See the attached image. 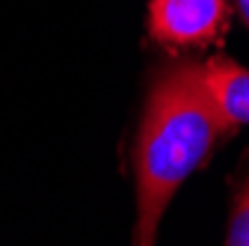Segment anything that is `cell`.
I'll return each instance as SVG.
<instances>
[{
	"label": "cell",
	"mask_w": 249,
	"mask_h": 246,
	"mask_svg": "<svg viewBox=\"0 0 249 246\" xmlns=\"http://www.w3.org/2000/svg\"><path fill=\"white\" fill-rule=\"evenodd\" d=\"M234 128L237 122L216 101L202 63L181 59L158 71L142 110L134 158L137 243H154L169 199Z\"/></svg>",
	"instance_id": "6da1fadb"
},
{
	"label": "cell",
	"mask_w": 249,
	"mask_h": 246,
	"mask_svg": "<svg viewBox=\"0 0 249 246\" xmlns=\"http://www.w3.org/2000/svg\"><path fill=\"white\" fill-rule=\"evenodd\" d=\"M205 77L216 101L223 104V110L237 125H249V69L216 56L211 63H205Z\"/></svg>",
	"instance_id": "3957f363"
},
{
	"label": "cell",
	"mask_w": 249,
	"mask_h": 246,
	"mask_svg": "<svg viewBox=\"0 0 249 246\" xmlns=\"http://www.w3.org/2000/svg\"><path fill=\"white\" fill-rule=\"evenodd\" d=\"M226 243L229 246H249V178L243 181V187H240V193L234 199Z\"/></svg>",
	"instance_id": "277c9868"
},
{
	"label": "cell",
	"mask_w": 249,
	"mask_h": 246,
	"mask_svg": "<svg viewBox=\"0 0 249 246\" xmlns=\"http://www.w3.org/2000/svg\"><path fill=\"white\" fill-rule=\"evenodd\" d=\"M226 0H151L148 30L160 45L196 48L223 30Z\"/></svg>",
	"instance_id": "7a4b0ae2"
},
{
	"label": "cell",
	"mask_w": 249,
	"mask_h": 246,
	"mask_svg": "<svg viewBox=\"0 0 249 246\" xmlns=\"http://www.w3.org/2000/svg\"><path fill=\"white\" fill-rule=\"evenodd\" d=\"M237 9H240L243 21H246V27H249V0H237Z\"/></svg>",
	"instance_id": "5b68a950"
}]
</instances>
